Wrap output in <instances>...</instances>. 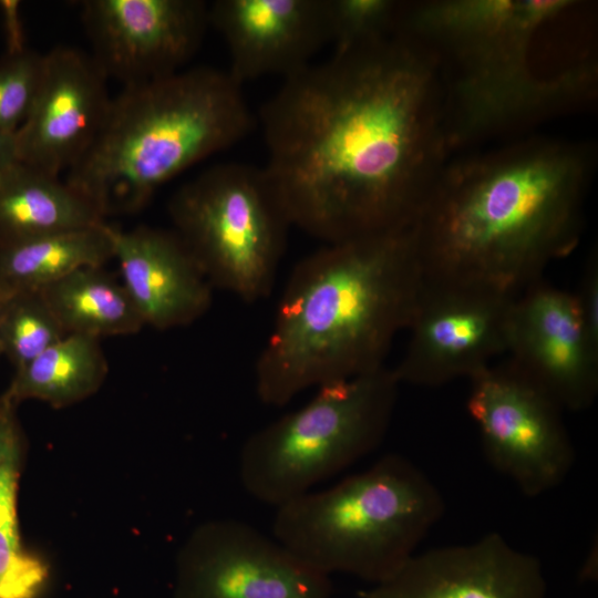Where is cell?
Wrapping results in <instances>:
<instances>
[{
    "label": "cell",
    "mask_w": 598,
    "mask_h": 598,
    "mask_svg": "<svg viewBox=\"0 0 598 598\" xmlns=\"http://www.w3.org/2000/svg\"><path fill=\"white\" fill-rule=\"evenodd\" d=\"M168 213L213 288L250 303L270 295L291 224L264 167L212 166L174 193Z\"/></svg>",
    "instance_id": "cell-8"
},
{
    "label": "cell",
    "mask_w": 598,
    "mask_h": 598,
    "mask_svg": "<svg viewBox=\"0 0 598 598\" xmlns=\"http://www.w3.org/2000/svg\"><path fill=\"white\" fill-rule=\"evenodd\" d=\"M594 146L528 136L455 158L411 227L425 280L518 296L580 236Z\"/></svg>",
    "instance_id": "cell-2"
},
{
    "label": "cell",
    "mask_w": 598,
    "mask_h": 598,
    "mask_svg": "<svg viewBox=\"0 0 598 598\" xmlns=\"http://www.w3.org/2000/svg\"><path fill=\"white\" fill-rule=\"evenodd\" d=\"M259 121L291 226L326 244L412 227L450 161L437 61L396 34L285 79Z\"/></svg>",
    "instance_id": "cell-1"
},
{
    "label": "cell",
    "mask_w": 598,
    "mask_h": 598,
    "mask_svg": "<svg viewBox=\"0 0 598 598\" xmlns=\"http://www.w3.org/2000/svg\"><path fill=\"white\" fill-rule=\"evenodd\" d=\"M516 297L480 285L424 279L405 352L392 368L400 384L439 386L491 365L506 352Z\"/></svg>",
    "instance_id": "cell-10"
},
{
    "label": "cell",
    "mask_w": 598,
    "mask_h": 598,
    "mask_svg": "<svg viewBox=\"0 0 598 598\" xmlns=\"http://www.w3.org/2000/svg\"><path fill=\"white\" fill-rule=\"evenodd\" d=\"M393 369L317 389L300 409L254 432L239 455V476L255 499L275 507L311 491L380 445L394 411Z\"/></svg>",
    "instance_id": "cell-7"
},
{
    "label": "cell",
    "mask_w": 598,
    "mask_h": 598,
    "mask_svg": "<svg viewBox=\"0 0 598 598\" xmlns=\"http://www.w3.org/2000/svg\"><path fill=\"white\" fill-rule=\"evenodd\" d=\"M41 292L66 334L101 339L133 334L145 326L123 283L103 266L73 270Z\"/></svg>",
    "instance_id": "cell-21"
},
{
    "label": "cell",
    "mask_w": 598,
    "mask_h": 598,
    "mask_svg": "<svg viewBox=\"0 0 598 598\" xmlns=\"http://www.w3.org/2000/svg\"><path fill=\"white\" fill-rule=\"evenodd\" d=\"M574 0H426L402 2L394 34L436 59L451 151L511 134L576 110L597 94L594 56L567 68L535 66L543 31Z\"/></svg>",
    "instance_id": "cell-4"
},
{
    "label": "cell",
    "mask_w": 598,
    "mask_h": 598,
    "mask_svg": "<svg viewBox=\"0 0 598 598\" xmlns=\"http://www.w3.org/2000/svg\"><path fill=\"white\" fill-rule=\"evenodd\" d=\"M585 333L598 351V258L591 252L577 291L574 293Z\"/></svg>",
    "instance_id": "cell-26"
},
{
    "label": "cell",
    "mask_w": 598,
    "mask_h": 598,
    "mask_svg": "<svg viewBox=\"0 0 598 598\" xmlns=\"http://www.w3.org/2000/svg\"><path fill=\"white\" fill-rule=\"evenodd\" d=\"M470 381L466 409L488 463L527 496L558 486L575 461L563 410L508 361Z\"/></svg>",
    "instance_id": "cell-9"
},
{
    "label": "cell",
    "mask_w": 598,
    "mask_h": 598,
    "mask_svg": "<svg viewBox=\"0 0 598 598\" xmlns=\"http://www.w3.org/2000/svg\"><path fill=\"white\" fill-rule=\"evenodd\" d=\"M331 581L236 519L197 527L177 557L175 598H330Z\"/></svg>",
    "instance_id": "cell-11"
},
{
    "label": "cell",
    "mask_w": 598,
    "mask_h": 598,
    "mask_svg": "<svg viewBox=\"0 0 598 598\" xmlns=\"http://www.w3.org/2000/svg\"><path fill=\"white\" fill-rule=\"evenodd\" d=\"M66 336L41 291L3 298L0 320L2 354L18 371Z\"/></svg>",
    "instance_id": "cell-23"
},
{
    "label": "cell",
    "mask_w": 598,
    "mask_h": 598,
    "mask_svg": "<svg viewBox=\"0 0 598 598\" xmlns=\"http://www.w3.org/2000/svg\"><path fill=\"white\" fill-rule=\"evenodd\" d=\"M111 234L121 282L145 326L184 327L209 309L213 286L174 230L111 226Z\"/></svg>",
    "instance_id": "cell-17"
},
{
    "label": "cell",
    "mask_w": 598,
    "mask_h": 598,
    "mask_svg": "<svg viewBox=\"0 0 598 598\" xmlns=\"http://www.w3.org/2000/svg\"><path fill=\"white\" fill-rule=\"evenodd\" d=\"M400 4L396 0H326L328 43L334 52H343L391 37Z\"/></svg>",
    "instance_id": "cell-24"
},
{
    "label": "cell",
    "mask_w": 598,
    "mask_h": 598,
    "mask_svg": "<svg viewBox=\"0 0 598 598\" xmlns=\"http://www.w3.org/2000/svg\"><path fill=\"white\" fill-rule=\"evenodd\" d=\"M17 405L6 391L0 395V598H43L51 567L24 544L18 515L25 439Z\"/></svg>",
    "instance_id": "cell-19"
},
{
    "label": "cell",
    "mask_w": 598,
    "mask_h": 598,
    "mask_svg": "<svg viewBox=\"0 0 598 598\" xmlns=\"http://www.w3.org/2000/svg\"><path fill=\"white\" fill-rule=\"evenodd\" d=\"M20 1L0 0V12L7 40V53L21 52L27 48Z\"/></svg>",
    "instance_id": "cell-27"
},
{
    "label": "cell",
    "mask_w": 598,
    "mask_h": 598,
    "mask_svg": "<svg viewBox=\"0 0 598 598\" xmlns=\"http://www.w3.org/2000/svg\"><path fill=\"white\" fill-rule=\"evenodd\" d=\"M44 54L31 49L0 56V130L17 132L29 115L43 74Z\"/></svg>",
    "instance_id": "cell-25"
},
{
    "label": "cell",
    "mask_w": 598,
    "mask_h": 598,
    "mask_svg": "<svg viewBox=\"0 0 598 598\" xmlns=\"http://www.w3.org/2000/svg\"><path fill=\"white\" fill-rule=\"evenodd\" d=\"M275 539L310 567L373 585L394 575L441 519L433 482L406 457L386 454L368 470L280 506Z\"/></svg>",
    "instance_id": "cell-6"
},
{
    "label": "cell",
    "mask_w": 598,
    "mask_h": 598,
    "mask_svg": "<svg viewBox=\"0 0 598 598\" xmlns=\"http://www.w3.org/2000/svg\"><path fill=\"white\" fill-rule=\"evenodd\" d=\"M209 24L224 38L229 74L244 84L303 70L328 43L326 0H217Z\"/></svg>",
    "instance_id": "cell-16"
},
{
    "label": "cell",
    "mask_w": 598,
    "mask_h": 598,
    "mask_svg": "<svg viewBox=\"0 0 598 598\" xmlns=\"http://www.w3.org/2000/svg\"><path fill=\"white\" fill-rule=\"evenodd\" d=\"M18 162L16 132L0 130V176Z\"/></svg>",
    "instance_id": "cell-28"
},
{
    "label": "cell",
    "mask_w": 598,
    "mask_h": 598,
    "mask_svg": "<svg viewBox=\"0 0 598 598\" xmlns=\"http://www.w3.org/2000/svg\"><path fill=\"white\" fill-rule=\"evenodd\" d=\"M106 82L89 53L69 45L45 53L35 100L16 132L19 162L54 176L73 167L104 122Z\"/></svg>",
    "instance_id": "cell-14"
},
{
    "label": "cell",
    "mask_w": 598,
    "mask_h": 598,
    "mask_svg": "<svg viewBox=\"0 0 598 598\" xmlns=\"http://www.w3.org/2000/svg\"><path fill=\"white\" fill-rule=\"evenodd\" d=\"M508 362L561 410L582 411L598 393V351L575 295L543 279L520 292L508 326Z\"/></svg>",
    "instance_id": "cell-13"
},
{
    "label": "cell",
    "mask_w": 598,
    "mask_h": 598,
    "mask_svg": "<svg viewBox=\"0 0 598 598\" xmlns=\"http://www.w3.org/2000/svg\"><path fill=\"white\" fill-rule=\"evenodd\" d=\"M105 223L99 210L59 176L20 162L0 176V245Z\"/></svg>",
    "instance_id": "cell-18"
},
{
    "label": "cell",
    "mask_w": 598,
    "mask_h": 598,
    "mask_svg": "<svg viewBox=\"0 0 598 598\" xmlns=\"http://www.w3.org/2000/svg\"><path fill=\"white\" fill-rule=\"evenodd\" d=\"M424 276L410 228L326 244L300 260L255 364L266 405L372 372L406 330Z\"/></svg>",
    "instance_id": "cell-3"
},
{
    "label": "cell",
    "mask_w": 598,
    "mask_h": 598,
    "mask_svg": "<svg viewBox=\"0 0 598 598\" xmlns=\"http://www.w3.org/2000/svg\"><path fill=\"white\" fill-rule=\"evenodd\" d=\"M107 372L100 339L66 334L16 371L6 392L18 404L33 399L60 409L94 394Z\"/></svg>",
    "instance_id": "cell-22"
},
{
    "label": "cell",
    "mask_w": 598,
    "mask_h": 598,
    "mask_svg": "<svg viewBox=\"0 0 598 598\" xmlns=\"http://www.w3.org/2000/svg\"><path fill=\"white\" fill-rule=\"evenodd\" d=\"M542 564L497 533L414 554L359 598H546Z\"/></svg>",
    "instance_id": "cell-15"
},
{
    "label": "cell",
    "mask_w": 598,
    "mask_h": 598,
    "mask_svg": "<svg viewBox=\"0 0 598 598\" xmlns=\"http://www.w3.org/2000/svg\"><path fill=\"white\" fill-rule=\"evenodd\" d=\"M114 258L111 225L0 245V297L41 291L73 270Z\"/></svg>",
    "instance_id": "cell-20"
},
{
    "label": "cell",
    "mask_w": 598,
    "mask_h": 598,
    "mask_svg": "<svg viewBox=\"0 0 598 598\" xmlns=\"http://www.w3.org/2000/svg\"><path fill=\"white\" fill-rule=\"evenodd\" d=\"M2 310H3V298L0 297V320H1ZM0 355H2L1 344H0Z\"/></svg>",
    "instance_id": "cell-29"
},
{
    "label": "cell",
    "mask_w": 598,
    "mask_h": 598,
    "mask_svg": "<svg viewBox=\"0 0 598 598\" xmlns=\"http://www.w3.org/2000/svg\"><path fill=\"white\" fill-rule=\"evenodd\" d=\"M80 6L91 56L107 80L123 86L184 70L209 24L202 0H85Z\"/></svg>",
    "instance_id": "cell-12"
},
{
    "label": "cell",
    "mask_w": 598,
    "mask_h": 598,
    "mask_svg": "<svg viewBox=\"0 0 598 598\" xmlns=\"http://www.w3.org/2000/svg\"><path fill=\"white\" fill-rule=\"evenodd\" d=\"M255 126L243 84L228 71L197 66L126 85L65 183L104 218L135 213L169 179Z\"/></svg>",
    "instance_id": "cell-5"
}]
</instances>
